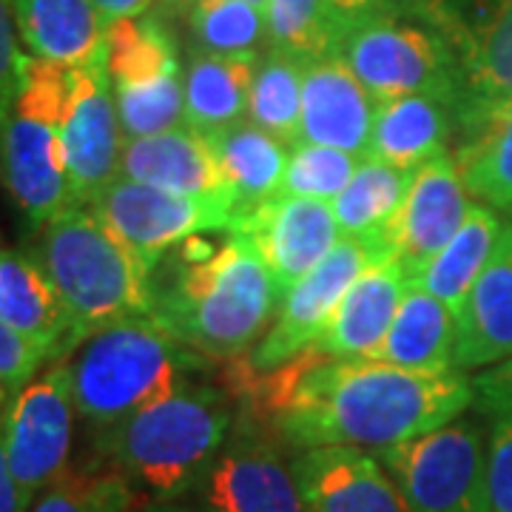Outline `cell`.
<instances>
[{
    "label": "cell",
    "mask_w": 512,
    "mask_h": 512,
    "mask_svg": "<svg viewBox=\"0 0 512 512\" xmlns=\"http://www.w3.org/2000/svg\"><path fill=\"white\" fill-rule=\"evenodd\" d=\"M49 362L52 359L46 350L0 319V384L9 393H18L20 387H26L40 373V367Z\"/></svg>",
    "instance_id": "cell-38"
},
{
    "label": "cell",
    "mask_w": 512,
    "mask_h": 512,
    "mask_svg": "<svg viewBox=\"0 0 512 512\" xmlns=\"http://www.w3.org/2000/svg\"><path fill=\"white\" fill-rule=\"evenodd\" d=\"M242 3H251V6H256V9H262V12H265L271 0H242Z\"/></svg>",
    "instance_id": "cell-46"
},
{
    "label": "cell",
    "mask_w": 512,
    "mask_h": 512,
    "mask_svg": "<svg viewBox=\"0 0 512 512\" xmlns=\"http://www.w3.org/2000/svg\"><path fill=\"white\" fill-rule=\"evenodd\" d=\"M106 69L111 83L146 80L180 69L177 49L160 23L148 18L111 20L106 29Z\"/></svg>",
    "instance_id": "cell-33"
},
{
    "label": "cell",
    "mask_w": 512,
    "mask_h": 512,
    "mask_svg": "<svg viewBox=\"0 0 512 512\" xmlns=\"http://www.w3.org/2000/svg\"><path fill=\"white\" fill-rule=\"evenodd\" d=\"M467 185L461 180L456 154L444 151L413 171L402 208L393 220L376 231L393 259H399L404 274L416 282L430 259L456 237L473 202L467 200Z\"/></svg>",
    "instance_id": "cell-14"
},
{
    "label": "cell",
    "mask_w": 512,
    "mask_h": 512,
    "mask_svg": "<svg viewBox=\"0 0 512 512\" xmlns=\"http://www.w3.org/2000/svg\"><path fill=\"white\" fill-rule=\"evenodd\" d=\"M20 40L23 37L15 18V3L0 0V114L12 106L29 66V57L23 55Z\"/></svg>",
    "instance_id": "cell-39"
},
{
    "label": "cell",
    "mask_w": 512,
    "mask_h": 512,
    "mask_svg": "<svg viewBox=\"0 0 512 512\" xmlns=\"http://www.w3.org/2000/svg\"><path fill=\"white\" fill-rule=\"evenodd\" d=\"M120 177L194 197L234 194L231 185L225 183L211 134L188 126L154 137L126 140Z\"/></svg>",
    "instance_id": "cell-22"
},
{
    "label": "cell",
    "mask_w": 512,
    "mask_h": 512,
    "mask_svg": "<svg viewBox=\"0 0 512 512\" xmlns=\"http://www.w3.org/2000/svg\"><path fill=\"white\" fill-rule=\"evenodd\" d=\"M265 26L274 49L305 63L333 57L342 29L328 0H271L265 9Z\"/></svg>",
    "instance_id": "cell-34"
},
{
    "label": "cell",
    "mask_w": 512,
    "mask_h": 512,
    "mask_svg": "<svg viewBox=\"0 0 512 512\" xmlns=\"http://www.w3.org/2000/svg\"><path fill=\"white\" fill-rule=\"evenodd\" d=\"M461 180L481 202L510 211L512 208V103L490 117L456 154Z\"/></svg>",
    "instance_id": "cell-31"
},
{
    "label": "cell",
    "mask_w": 512,
    "mask_h": 512,
    "mask_svg": "<svg viewBox=\"0 0 512 512\" xmlns=\"http://www.w3.org/2000/svg\"><path fill=\"white\" fill-rule=\"evenodd\" d=\"M23 43L32 57L60 66H89L106 60L109 20L94 0H12Z\"/></svg>",
    "instance_id": "cell-24"
},
{
    "label": "cell",
    "mask_w": 512,
    "mask_h": 512,
    "mask_svg": "<svg viewBox=\"0 0 512 512\" xmlns=\"http://www.w3.org/2000/svg\"><path fill=\"white\" fill-rule=\"evenodd\" d=\"M202 362L151 313L114 322L69 356L74 410L94 433H106L174 393Z\"/></svg>",
    "instance_id": "cell-5"
},
{
    "label": "cell",
    "mask_w": 512,
    "mask_h": 512,
    "mask_svg": "<svg viewBox=\"0 0 512 512\" xmlns=\"http://www.w3.org/2000/svg\"><path fill=\"white\" fill-rule=\"evenodd\" d=\"M211 140L220 157L225 183L237 194L239 211L274 200L291 157L285 151V143H279L254 123L242 120L211 134Z\"/></svg>",
    "instance_id": "cell-28"
},
{
    "label": "cell",
    "mask_w": 512,
    "mask_h": 512,
    "mask_svg": "<svg viewBox=\"0 0 512 512\" xmlns=\"http://www.w3.org/2000/svg\"><path fill=\"white\" fill-rule=\"evenodd\" d=\"M456 131V100L441 94H407L376 109L370 157L416 171L447 151Z\"/></svg>",
    "instance_id": "cell-23"
},
{
    "label": "cell",
    "mask_w": 512,
    "mask_h": 512,
    "mask_svg": "<svg viewBox=\"0 0 512 512\" xmlns=\"http://www.w3.org/2000/svg\"><path fill=\"white\" fill-rule=\"evenodd\" d=\"M456 316L453 311L419 285H410L393 328L384 336L382 348L373 359L410 370H458L456 359Z\"/></svg>",
    "instance_id": "cell-26"
},
{
    "label": "cell",
    "mask_w": 512,
    "mask_h": 512,
    "mask_svg": "<svg viewBox=\"0 0 512 512\" xmlns=\"http://www.w3.org/2000/svg\"><path fill=\"white\" fill-rule=\"evenodd\" d=\"M128 512H205V510H191V507H180V504H151V507H134V510Z\"/></svg>",
    "instance_id": "cell-45"
},
{
    "label": "cell",
    "mask_w": 512,
    "mask_h": 512,
    "mask_svg": "<svg viewBox=\"0 0 512 512\" xmlns=\"http://www.w3.org/2000/svg\"><path fill=\"white\" fill-rule=\"evenodd\" d=\"M191 26L202 49L217 55H256L259 40L268 32L265 12L242 0H200Z\"/></svg>",
    "instance_id": "cell-37"
},
{
    "label": "cell",
    "mask_w": 512,
    "mask_h": 512,
    "mask_svg": "<svg viewBox=\"0 0 512 512\" xmlns=\"http://www.w3.org/2000/svg\"><path fill=\"white\" fill-rule=\"evenodd\" d=\"M89 208L148 268L157 271L168 251L183 245L185 239L231 231L239 202L234 194L194 197L117 177Z\"/></svg>",
    "instance_id": "cell-9"
},
{
    "label": "cell",
    "mask_w": 512,
    "mask_h": 512,
    "mask_svg": "<svg viewBox=\"0 0 512 512\" xmlns=\"http://www.w3.org/2000/svg\"><path fill=\"white\" fill-rule=\"evenodd\" d=\"M225 390L242 413L268 424L293 450H384L456 421L476 402L461 370H410L379 359H333L305 350L276 370H254L245 356L222 362Z\"/></svg>",
    "instance_id": "cell-1"
},
{
    "label": "cell",
    "mask_w": 512,
    "mask_h": 512,
    "mask_svg": "<svg viewBox=\"0 0 512 512\" xmlns=\"http://www.w3.org/2000/svg\"><path fill=\"white\" fill-rule=\"evenodd\" d=\"M501 231H504V225L493 211L481 202H473L456 237L430 259V265L410 285H419L427 293H433L456 316L467 293L473 291L478 274L484 271Z\"/></svg>",
    "instance_id": "cell-27"
},
{
    "label": "cell",
    "mask_w": 512,
    "mask_h": 512,
    "mask_svg": "<svg viewBox=\"0 0 512 512\" xmlns=\"http://www.w3.org/2000/svg\"><path fill=\"white\" fill-rule=\"evenodd\" d=\"M330 12L339 23L376 15V12H390V15H407L410 0H328Z\"/></svg>",
    "instance_id": "cell-42"
},
{
    "label": "cell",
    "mask_w": 512,
    "mask_h": 512,
    "mask_svg": "<svg viewBox=\"0 0 512 512\" xmlns=\"http://www.w3.org/2000/svg\"><path fill=\"white\" fill-rule=\"evenodd\" d=\"M308 512H413L396 478L362 447H311L293 456Z\"/></svg>",
    "instance_id": "cell-16"
},
{
    "label": "cell",
    "mask_w": 512,
    "mask_h": 512,
    "mask_svg": "<svg viewBox=\"0 0 512 512\" xmlns=\"http://www.w3.org/2000/svg\"><path fill=\"white\" fill-rule=\"evenodd\" d=\"M413 512H490V441L470 421L376 450Z\"/></svg>",
    "instance_id": "cell-8"
},
{
    "label": "cell",
    "mask_w": 512,
    "mask_h": 512,
    "mask_svg": "<svg viewBox=\"0 0 512 512\" xmlns=\"http://www.w3.org/2000/svg\"><path fill=\"white\" fill-rule=\"evenodd\" d=\"M137 507L134 484L120 470H66L37 495L29 512H128Z\"/></svg>",
    "instance_id": "cell-35"
},
{
    "label": "cell",
    "mask_w": 512,
    "mask_h": 512,
    "mask_svg": "<svg viewBox=\"0 0 512 512\" xmlns=\"http://www.w3.org/2000/svg\"><path fill=\"white\" fill-rule=\"evenodd\" d=\"M259 57L197 52L185 72V126L217 134L248 114V97Z\"/></svg>",
    "instance_id": "cell-25"
},
{
    "label": "cell",
    "mask_w": 512,
    "mask_h": 512,
    "mask_svg": "<svg viewBox=\"0 0 512 512\" xmlns=\"http://www.w3.org/2000/svg\"><path fill=\"white\" fill-rule=\"evenodd\" d=\"M476 404L493 419H512V359L493 365L476 382Z\"/></svg>",
    "instance_id": "cell-41"
},
{
    "label": "cell",
    "mask_w": 512,
    "mask_h": 512,
    "mask_svg": "<svg viewBox=\"0 0 512 512\" xmlns=\"http://www.w3.org/2000/svg\"><path fill=\"white\" fill-rule=\"evenodd\" d=\"M6 396H9V390H6V387H3V384H0V407H3V404H6Z\"/></svg>",
    "instance_id": "cell-47"
},
{
    "label": "cell",
    "mask_w": 512,
    "mask_h": 512,
    "mask_svg": "<svg viewBox=\"0 0 512 512\" xmlns=\"http://www.w3.org/2000/svg\"><path fill=\"white\" fill-rule=\"evenodd\" d=\"M231 231L254 245L282 299L339 245L342 234L330 202L302 197H274L245 208L234 217Z\"/></svg>",
    "instance_id": "cell-15"
},
{
    "label": "cell",
    "mask_w": 512,
    "mask_h": 512,
    "mask_svg": "<svg viewBox=\"0 0 512 512\" xmlns=\"http://www.w3.org/2000/svg\"><path fill=\"white\" fill-rule=\"evenodd\" d=\"M413 183V171L365 157L348 188L330 202L345 237H365L382 231L402 208L407 188Z\"/></svg>",
    "instance_id": "cell-29"
},
{
    "label": "cell",
    "mask_w": 512,
    "mask_h": 512,
    "mask_svg": "<svg viewBox=\"0 0 512 512\" xmlns=\"http://www.w3.org/2000/svg\"><path fill=\"white\" fill-rule=\"evenodd\" d=\"M487 493L490 512H512V419H493Z\"/></svg>",
    "instance_id": "cell-40"
},
{
    "label": "cell",
    "mask_w": 512,
    "mask_h": 512,
    "mask_svg": "<svg viewBox=\"0 0 512 512\" xmlns=\"http://www.w3.org/2000/svg\"><path fill=\"white\" fill-rule=\"evenodd\" d=\"M231 402L225 387L185 379L174 393L97 433V450L160 501L194 493L234 430Z\"/></svg>",
    "instance_id": "cell-3"
},
{
    "label": "cell",
    "mask_w": 512,
    "mask_h": 512,
    "mask_svg": "<svg viewBox=\"0 0 512 512\" xmlns=\"http://www.w3.org/2000/svg\"><path fill=\"white\" fill-rule=\"evenodd\" d=\"M74 413L69 359L40 370L3 410L6 461L29 504L69 470Z\"/></svg>",
    "instance_id": "cell-10"
},
{
    "label": "cell",
    "mask_w": 512,
    "mask_h": 512,
    "mask_svg": "<svg viewBox=\"0 0 512 512\" xmlns=\"http://www.w3.org/2000/svg\"><path fill=\"white\" fill-rule=\"evenodd\" d=\"M458 370L512 359V225L501 231L484 271L456 313Z\"/></svg>",
    "instance_id": "cell-18"
},
{
    "label": "cell",
    "mask_w": 512,
    "mask_h": 512,
    "mask_svg": "<svg viewBox=\"0 0 512 512\" xmlns=\"http://www.w3.org/2000/svg\"><path fill=\"white\" fill-rule=\"evenodd\" d=\"M382 259L393 256L373 234L339 239V245L311 274L302 276L288 291L271 330L245 356L248 365L265 373L291 362L305 350L316 348L322 330L328 328L330 316L339 308L342 296L350 291V285Z\"/></svg>",
    "instance_id": "cell-12"
},
{
    "label": "cell",
    "mask_w": 512,
    "mask_h": 512,
    "mask_svg": "<svg viewBox=\"0 0 512 512\" xmlns=\"http://www.w3.org/2000/svg\"><path fill=\"white\" fill-rule=\"evenodd\" d=\"M339 57L376 103L407 94L458 97V60L447 40L407 15L376 12L342 23Z\"/></svg>",
    "instance_id": "cell-7"
},
{
    "label": "cell",
    "mask_w": 512,
    "mask_h": 512,
    "mask_svg": "<svg viewBox=\"0 0 512 512\" xmlns=\"http://www.w3.org/2000/svg\"><path fill=\"white\" fill-rule=\"evenodd\" d=\"M410 279L399 259H382L359 276L330 316L316 348L333 359H373L402 308Z\"/></svg>",
    "instance_id": "cell-19"
},
{
    "label": "cell",
    "mask_w": 512,
    "mask_h": 512,
    "mask_svg": "<svg viewBox=\"0 0 512 512\" xmlns=\"http://www.w3.org/2000/svg\"><path fill=\"white\" fill-rule=\"evenodd\" d=\"M0 319L40 345L52 362L80 348L69 311L35 254L0 248Z\"/></svg>",
    "instance_id": "cell-21"
},
{
    "label": "cell",
    "mask_w": 512,
    "mask_h": 512,
    "mask_svg": "<svg viewBox=\"0 0 512 512\" xmlns=\"http://www.w3.org/2000/svg\"><path fill=\"white\" fill-rule=\"evenodd\" d=\"M29 501L20 493L18 481L9 470L6 450H3V427H0V512H29Z\"/></svg>",
    "instance_id": "cell-43"
},
{
    "label": "cell",
    "mask_w": 512,
    "mask_h": 512,
    "mask_svg": "<svg viewBox=\"0 0 512 512\" xmlns=\"http://www.w3.org/2000/svg\"><path fill=\"white\" fill-rule=\"evenodd\" d=\"M282 302L254 245L228 231L222 242L191 237L174 248L165 279H154L151 316L191 353L231 362L259 345Z\"/></svg>",
    "instance_id": "cell-2"
},
{
    "label": "cell",
    "mask_w": 512,
    "mask_h": 512,
    "mask_svg": "<svg viewBox=\"0 0 512 512\" xmlns=\"http://www.w3.org/2000/svg\"><path fill=\"white\" fill-rule=\"evenodd\" d=\"M94 6L111 23V20L120 18H140L151 6V0H94Z\"/></svg>",
    "instance_id": "cell-44"
},
{
    "label": "cell",
    "mask_w": 512,
    "mask_h": 512,
    "mask_svg": "<svg viewBox=\"0 0 512 512\" xmlns=\"http://www.w3.org/2000/svg\"><path fill=\"white\" fill-rule=\"evenodd\" d=\"M288 447L268 424L239 413L194 498L205 512H308Z\"/></svg>",
    "instance_id": "cell-11"
},
{
    "label": "cell",
    "mask_w": 512,
    "mask_h": 512,
    "mask_svg": "<svg viewBox=\"0 0 512 512\" xmlns=\"http://www.w3.org/2000/svg\"><path fill=\"white\" fill-rule=\"evenodd\" d=\"M60 146L72 202L89 208L120 177L126 148L106 60L69 72V103L60 123Z\"/></svg>",
    "instance_id": "cell-13"
},
{
    "label": "cell",
    "mask_w": 512,
    "mask_h": 512,
    "mask_svg": "<svg viewBox=\"0 0 512 512\" xmlns=\"http://www.w3.org/2000/svg\"><path fill=\"white\" fill-rule=\"evenodd\" d=\"M512 103V0H498L458 55L456 131L461 143Z\"/></svg>",
    "instance_id": "cell-20"
},
{
    "label": "cell",
    "mask_w": 512,
    "mask_h": 512,
    "mask_svg": "<svg viewBox=\"0 0 512 512\" xmlns=\"http://www.w3.org/2000/svg\"><path fill=\"white\" fill-rule=\"evenodd\" d=\"M35 256L52 276L80 345L114 322L151 313L154 268L86 205L49 222Z\"/></svg>",
    "instance_id": "cell-4"
},
{
    "label": "cell",
    "mask_w": 512,
    "mask_h": 512,
    "mask_svg": "<svg viewBox=\"0 0 512 512\" xmlns=\"http://www.w3.org/2000/svg\"><path fill=\"white\" fill-rule=\"evenodd\" d=\"M69 72V66L29 57L12 106L0 114V183L35 231L74 208L60 146Z\"/></svg>",
    "instance_id": "cell-6"
},
{
    "label": "cell",
    "mask_w": 512,
    "mask_h": 512,
    "mask_svg": "<svg viewBox=\"0 0 512 512\" xmlns=\"http://www.w3.org/2000/svg\"><path fill=\"white\" fill-rule=\"evenodd\" d=\"M117 117L126 140L154 137L174 131L185 123V97L180 69L146 80L111 83Z\"/></svg>",
    "instance_id": "cell-32"
},
{
    "label": "cell",
    "mask_w": 512,
    "mask_h": 512,
    "mask_svg": "<svg viewBox=\"0 0 512 512\" xmlns=\"http://www.w3.org/2000/svg\"><path fill=\"white\" fill-rule=\"evenodd\" d=\"M305 66H308L305 60L274 49L265 60L256 63L251 97H248L251 123L291 148L299 143Z\"/></svg>",
    "instance_id": "cell-30"
},
{
    "label": "cell",
    "mask_w": 512,
    "mask_h": 512,
    "mask_svg": "<svg viewBox=\"0 0 512 512\" xmlns=\"http://www.w3.org/2000/svg\"><path fill=\"white\" fill-rule=\"evenodd\" d=\"M362 157L339 148L299 143L288 157V168L276 197H302V200H336L353 180Z\"/></svg>",
    "instance_id": "cell-36"
},
{
    "label": "cell",
    "mask_w": 512,
    "mask_h": 512,
    "mask_svg": "<svg viewBox=\"0 0 512 512\" xmlns=\"http://www.w3.org/2000/svg\"><path fill=\"white\" fill-rule=\"evenodd\" d=\"M376 109L373 94L339 57L313 60L302 80L299 143L339 148L365 160L370 157Z\"/></svg>",
    "instance_id": "cell-17"
}]
</instances>
